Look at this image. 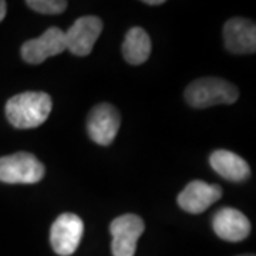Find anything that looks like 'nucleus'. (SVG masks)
Returning a JSON list of instances; mask_svg holds the SVG:
<instances>
[{"label": "nucleus", "mask_w": 256, "mask_h": 256, "mask_svg": "<svg viewBox=\"0 0 256 256\" xmlns=\"http://www.w3.org/2000/svg\"><path fill=\"white\" fill-rule=\"evenodd\" d=\"M52 107L53 101L47 92H20L6 102V117L14 128L30 130L46 122Z\"/></svg>", "instance_id": "f257e3e1"}, {"label": "nucleus", "mask_w": 256, "mask_h": 256, "mask_svg": "<svg viewBox=\"0 0 256 256\" xmlns=\"http://www.w3.org/2000/svg\"><path fill=\"white\" fill-rule=\"evenodd\" d=\"M194 108H210L218 104H234L239 98L238 88L224 78L205 77L192 82L184 92Z\"/></svg>", "instance_id": "f03ea898"}, {"label": "nucleus", "mask_w": 256, "mask_h": 256, "mask_svg": "<svg viewBox=\"0 0 256 256\" xmlns=\"http://www.w3.org/2000/svg\"><path fill=\"white\" fill-rule=\"evenodd\" d=\"M44 165L30 152H16L0 158V181L6 184H36L43 180Z\"/></svg>", "instance_id": "7ed1b4c3"}, {"label": "nucleus", "mask_w": 256, "mask_h": 256, "mask_svg": "<svg viewBox=\"0 0 256 256\" xmlns=\"http://www.w3.org/2000/svg\"><path fill=\"white\" fill-rule=\"evenodd\" d=\"M146 230V224L136 214H126L111 222L110 232L112 236V256H134L137 242Z\"/></svg>", "instance_id": "20e7f679"}, {"label": "nucleus", "mask_w": 256, "mask_h": 256, "mask_svg": "<svg viewBox=\"0 0 256 256\" xmlns=\"http://www.w3.org/2000/svg\"><path fill=\"white\" fill-rule=\"evenodd\" d=\"M84 232L82 218L76 214H62L50 229V244L58 256L73 255Z\"/></svg>", "instance_id": "39448f33"}, {"label": "nucleus", "mask_w": 256, "mask_h": 256, "mask_svg": "<svg viewBox=\"0 0 256 256\" xmlns=\"http://www.w3.org/2000/svg\"><path fill=\"white\" fill-rule=\"evenodd\" d=\"M102 32V22L97 16H82L77 18L72 28L64 32L66 47L74 56H88Z\"/></svg>", "instance_id": "423d86ee"}, {"label": "nucleus", "mask_w": 256, "mask_h": 256, "mask_svg": "<svg viewBox=\"0 0 256 256\" xmlns=\"http://www.w3.org/2000/svg\"><path fill=\"white\" fill-rule=\"evenodd\" d=\"M121 124L120 112L108 102L96 106L87 118V131L92 141L98 146H110L117 137Z\"/></svg>", "instance_id": "0eeeda50"}, {"label": "nucleus", "mask_w": 256, "mask_h": 256, "mask_svg": "<svg viewBox=\"0 0 256 256\" xmlns=\"http://www.w3.org/2000/svg\"><path fill=\"white\" fill-rule=\"evenodd\" d=\"M67 50L64 30L60 28H50L40 37L28 40L22 46V57L28 64H40L48 57L62 54Z\"/></svg>", "instance_id": "6e6552de"}, {"label": "nucleus", "mask_w": 256, "mask_h": 256, "mask_svg": "<svg viewBox=\"0 0 256 256\" xmlns=\"http://www.w3.org/2000/svg\"><path fill=\"white\" fill-rule=\"evenodd\" d=\"M224 42L234 54H252L256 50L255 22L244 18H229L224 26Z\"/></svg>", "instance_id": "1a4fd4ad"}, {"label": "nucleus", "mask_w": 256, "mask_h": 256, "mask_svg": "<svg viewBox=\"0 0 256 256\" xmlns=\"http://www.w3.org/2000/svg\"><path fill=\"white\" fill-rule=\"evenodd\" d=\"M222 196V188L216 184L192 181L178 195L180 208L188 214H202Z\"/></svg>", "instance_id": "9d476101"}, {"label": "nucleus", "mask_w": 256, "mask_h": 256, "mask_svg": "<svg viewBox=\"0 0 256 256\" xmlns=\"http://www.w3.org/2000/svg\"><path fill=\"white\" fill-rule=\"evenodd\" d=\"M212 228L216 236L226 242H240L250 234V222L235 208H220L212 220Z\"/></svg>", "instance_id": "9b49d317"}, {"label": "nucleus", "mask_w": 256, "mask_h": 256, "mask_svg": "<svg viewBox=\"0 0 256 256\" xmlns=\"http://www.w3.org/2000/svg\"><path fill=\"white\" fill-rule=\"evenodd\" d=\"M210 164L216 174L232 182H240L250 176V168L246 161L228 150L214 151L210 156Z\"/></svg>", "instance_id": "f8f14e48"}, {"label": "nucleus", "mask_w": 256, "mask_h": 256, "mask_svg": "<svg viewBox=\"0 0 256 256\" xmlns=\"http://www.w3.org/2000/svg\"><path fill=\"white\" fill-rule=\"evenodd\" d=\"M151 54V38L142 28H132L122 42V57L131 66L146 63Z\"/></svg>", "instance_id": "ddd939ff"}, {"label": "nucleus", "mask_w": 256, "mask_h": 256, "mask_svg": "<svg viewBox=\"0 0 256 256\" xmlns=\"http://www.w3.org/2000/svg\"><path fill=\"white\" fill-rule=\"evenodd\" d=\"M26 4L42 14H60L67 9V2L64 0H28Z\"/></svg>", "instance_id": "4468645a"}, {"label": "nucleus", "mask_w": 256, "mask_h": 256, "mask_svg": "<svg viewBox=\"0 0 256 256\" xmlns=\"http://www.w3.org/2000/svg\"><path fill=\"white\" fill-rule=\"evenodd\" d=\"M6 10H8V4H6V2H3V0H0V22L6 16Z\"/></svg>", "instance_id": "2eb2a0df"}, {"label": "nucleus", "mask_w": 256, "mask_h": 256, "mask_svg": "<svg viewBox=\"0 0 256 256\" xmlns=\"http://www.w3.org/2000/svg\"><path fill=\"white\" fill-rule=\"evenodd\" d=\"M144 3L148 6H160L164 4V0H144Z\"/></svg>", "instance_id": "dca6fc26"}, {"label": "nucleus", "mask_w": 256, "mask_h": 256, "mask_svg": "<svg viewBox=\"0 0 256 256\" xmlns=\"http://www.w3.org/2000/svg\"><path fill=\"white\" fill-rule=\"evenodd\" d=\"M239 256H255V255H252V254H245V255H239Z\"/></svg>", "instance_id": "f3484780"}]
</instances>
